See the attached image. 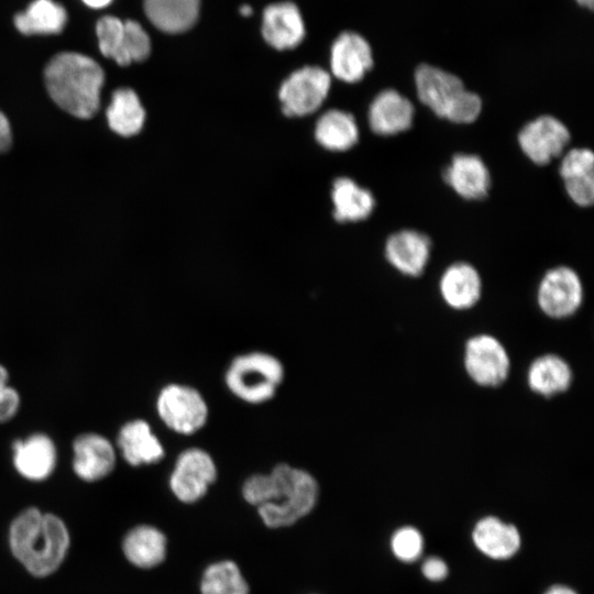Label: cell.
<instances>
[{"label":"cell","instance_id":"f1b7e54d","mask_svg":"<svg viewBox=\"0 0 594 594\" xmlns=\"http://www.w3.org/2000/svg\"><path fill=\"white\" fill-rule=\"evenodd\" d=\"M315 136L324 148L341 152L356 144L359 128L352 114L333 109L320 117L316 124Z\"/></svg>","mask_w":594,"mask_h":594},{"label":"cell","instance_id":"603a6c76","mask_svg":"<svg viewBox=\"0 0 594 594\" xmlns=\"http://www.w3.org/2000/svg\"><path fill=\"white\" fill-rule=\"evenodd\" d=\"M122 552L132 565L153 569L166 558L167 539L162 530L152 525H138L124 535Z\"/></svg>","mask_w":594,"mask_h":594},{"label":"cell","instance_id":"d6986e66","mask_svg":"<svg viewBox=\"0 0 594 594\" xmlns=\"http://www.w3.org/2000/svg\"><path fill=\"white\" fill-rule=\"evenodd\" d=\"M443 179L460 197L468 200L485 198L491 187L488 168L475 154H455L444 169Z\"/></svg>","mask_w":594,"mask_h":594},{"label":"cell","instance_id":"ab89813d","mask_svg":"<svg viewBox=\"0 0 594 594\" xmlns=\"http://www.w3.org/2000/svg\"><path fill=\"white\" fill-rule=\"evenodd\" d=\"M580 6L588 8L590 10L593 9L594 0H575Z\"/></svg>","mask_w":594,"mask_h":594},{"label":"cell","instance_id":"4dcf8cb0","mask_svg":"<svg viewBox=\"0 0 594 594\" xmlns=\"http://www.w3.org/2000/svg\"><path fill=\"white\" fill-rule=\"evenodd\" d=\"M96 33L101 54L120 66L130 62L125 52L124 22L112 15H105L97 22Z\"/></svg>","mask_w":594,"mask_h":594},{"label":"cell","instance_id":"e575fe53","mask_svg":"<svg viewBox=\"0 0 594 594\" xmlns=\"http://www.w3.org/2000/svg\"><path fill=\"white\" fill-rule=\"evenodd\" d=\"M421 572L427 580L438 582L448 575V565L441 558L429 557L422 563Z\"/></svg>","mask_w":594,"mask_h":594},{"label":"cell","instance_id":"44dd1931","mask_svg":"<svg viewBox=\"0 0 594 594\" xmlns=\"http://www.w3.org/2000/svg\"><path fill=\"white\" fill-rule=\"evenodd\" d=\"M262 34L276 50L296 47L305 36L304 21L296 4L274 3L264 10Z\"/></svg>","mask_w":594,"mask_h":594},{"label":"cell","instance_id":"cb8c5ba5","mask_svg":"<svg viewBox=\"0 0 594 594\" xmlns=\"http://www.w3.org/2000/svg\"><path fill=\"white\" fill-rule=\"evenodd\" d=\"M475 547L494 560H506L517 553L521 538L516 526L506 524L495 516L480 519L473 528Z\"/></svg>","mask_w":594,"mask_h":594},{"label":"cell","instance_id":"6da1fadb","mask_svg":"<svg viewBox=\"0 0 594 594\" xmlns=\"http://www.w3.org/2000/svg\"><path fill=\"white\" fill-rule=\"evenodd\" d=\"M243 498L256 506L268 528H283L308 515L317 504L319 485L306 470L279 463L268 474H253L242 485Z\"/></svg>","mask_w":594,"mask_h":594},{"label":"cell","instance_id":"7a4b0ae2","mask_svg":"<svg viewBox=\"0 0 594 594\" xmlns=\"http://www.w3.org/2000/svg\"><path fill=\"white\" fill-rule=\"evenodd\" d=\"M70 532L57 515L31 506L20 512L8 530L14 559L35 578L54 574L70 548Z\"/></svg>","mask_w":594,"mask_h":594},{"label":"cell","instance_id":"74e56055","mask_svg":"<svg viewBox=\"0 0 594 594\" xmlns=\"http://www.w3.org/2000/svg\"><path fill=\"white\" fill-rule=\"evenodd\" d=\"M88 7L99 9L108 6L112 0H82Z\"/></svg>","mask_w":594,"mask_h":594},{"label":"cell","instance_id":"9c48e42d","mask_svg":"<svg viewBox=\"0 0 594 594\" xmlns=\"http://www.w3.org/2000/svg\"><path fill=\"white\" fill-rule=\"evenodd\" d=\"M216 479L217 466L212 457L200 448H189L178 454L168 483L179 502L193 504L207 494Z\"/></svg>","mask_w":594,"mask_h":594},{"label":"cell","instance_id":"7c38bea8","mask_svg":"<svg viewBox=\"0 0 594 594\" xmlns=\"http://www.w3.org/2000/svg\"><path fill=\"white\" fill-rule=\"evenodd\" d=\"M72 448V468L79 480L94 483L113 472L117 449L103 435L84 432L75 438Z\"/></svg>","mask_w":594,"mask_h":594},{"label":"cell","instance_id":"8d00e7d4","mask_svg":"<svg viewBox=\"0 0 594 594\" xmlns=\"http://www.w3.org/2000/svg\"><path fill=\"white\" fill-rule=\"evenodd\" d=\"M543 594H578V593L569 586L556 584L549 587Z\"/></svg>","mask_w":594,"mask_h":594},{"label":"cell","instance_id":"60d3db41","mask_svg":"<svg viewBox=\"0 0 594 594\" xmlns=\"http://www.w3.org/2000/svg\"><path fill=\"white\" fill-rule=\"evenodd\" d=\"M241 14L243 15H250L252 14V9L249 6H242L241 7Z\"/></svg>","mask_w":594,"mask_h":594},{"label":"cell","instance_id":"83f0119b","mask_svg":"<svg viewBox=\"0 0 594 594\" xmlns=\"http://www.w3.org/2000/svg\"><path fill=\"white\" fill-rule=\"evenodd\" d=\"M67 22V12L53 0H34L14 16L15 28L25 35L57 34Z\"/></svg>","mask_w":594,"mask_h":594},{"label":"cell","instance_id":"2e32d148","mask_svg":"<svg viewBox=\"0 0 594 594\" xmlns=\"http://www.w3.org/2000/svg\"><path fill=\"white\" fill-rule=\"evenodd\" d=\"M415 108L409 99L394 89L381 91L369 108V124L378 135H395L408 130Z\"/></svg>","mask_w":594,"mask_h":594},{"label":"cell","instance_id":"3957f363","mask_svg":"<svg viewBox=\"0 0 594 594\" xmlns=\"http://www.w3.org/2000/svg\"><path fill=\"white\" fill-rule=\"evenodd\" d=\"M44 82L52 100L70 116L90 119L99 111L105 73L89 56L58 53L44 69Z\"/></svg>","mask_w":594,"mask_h":594},{"label":"cell","instance_id":"836d02e7","mask_svg":"<svg viewBox=\"0 0 594 594\" xmlns=\"http://www.w3.org/2000/svg\"><path fill=\"white\" fill-rule=\"evenodd\" d=\"M21 406L19 392L11 385L0 387V424L11 420Z\"/></svg>","mask_w":594,"mask_h":594},{"label":"cell","instance_id":"d4e9b609","mask_svg":"<svg viewBox=\"0 0 594 594\" xmlns=\"http://www.w3.org/2000/svg\"><path fill=\"white\" fill-rule=\"evenodd\" d=\"M199 4L200 0H144V10L158 30L180 33L195 24Z\"/></svg>","mask_w":594,"mask_h":594},{"label":"cell","instance_id":"277c9868","mask_svg":"<svg viewBox=\"0 0 594 594\" xmlns=\"http://www.w3.org/2000/svg\"><path fill=\"white\" fill-rule=\"evenodd\" d=\"M417 97L435 114L450 122H474L482 110L479 95L468 90L455 75L436 66L422 64L415 72Z\"/></svg>","mask_w":594,"mask_h":594},{"label":"cell","instance_id":"1f68e13d","mask_svg":"<svg viewBox=\"0 0 594 594\" xmlns=\"http://www.w3.org/2000/svg\"><path fill=\"white\" fill-rule=\"evenodd\" d=\"M394 556L404 562L417 560L424 549V539L419 530L405 526L397 529L391 539Z\"/></svg>","mask_w":594,"mask_h":594},{"label":"cell","instance_id":"4316f807","mask_svg":"<svg viewBox=\"0 0 594 594\" xmlns=\"http://www.w3.org/2000/svg\"><path fill=\"white\" fill-rule=\"evenodd\" d=\"M109 128L129 138L138 134L145 122V109L136 92L128 87L116 89L106 110Z\"/></svg>","mask_w":594,"mask_h":594},{"label":"cell","instance_id":"5bb4252c","mask_svg":"<svg viewBox=\"0 0 594 594\" xmlns=\"http://www.w3.org/2000/svg\"><path fill=\"white\" fill-rule=\"evenodd\" d=\"M431 241L422 232L405 229L388 237L385 243L387 262L400 274L420 276L428 264Z\"/></svg>","mask_w":594,"mask_h":594},{"label":"cell","instance_id":"484cf974","mask_svg":"<svg viewBox=\"0 0 594 594\" xmlns=\"http://www.w3.org/2000/svg\"><path fill=\"white\" fill-rule=\"evenodd\" d=\"M331 196L333 216L340 222L364 220L375 207L373 194L348 177L334 180Z\"/></svg>","mask_w":594,"mask_h":594},{"label":"cell","instance_id":"f35d334b","mask_svg":"<svg viewBox=\"0 0 594 594\" xmlns=\"http://www.w3.org/2000/svg\"><path fill=\"white\" fill-rule=\"evenodd\" d=\"M9 372L7 367L0 364V387L9 384Z\"/></svg>","mask_w":594,"mask_h":594},{"label":"cell","instance_id":"52a82bcc","mask_svg":"<svg viewBox=\"0 0 594 594\" xmlns=\"http://www.w3.org/2000/svg\"><path fill=\"white\" fill-rule=\"evenodd\" d=\"M156 411L167 428L180 435H193L208 419V406L194 387L183 384L164 386L156 398Z\"/></svg>","mask_w":594,"mask_h":594},{"label":"cell","instance_id":"9a60e30c","mask_svg":"<svg viewBox=\"0 0 594 594\" xmlns=\"http://www.w3.org/2000/svg\"><path fill=\"white\" fill-rule=\"evenodd\" d=\"M482 287L480 273L466 262L449 265L439 280L442 300L457 311H466L476 306L482 296Z\"/></svg>","mask_w":594,"mask_h":594},{"label":"cell","instance_id":"7402d4cb","mask_svg":"<svg viewBox=\"0 0 594 594\" xmlns=\"http://www.w3.org/2000/svg\"><path fill=\"white\" fill-rule=\"evenodd\" d=\"M560 176L571 200L588 207L594 200V154L590 148H572L562 157Z\"/></svg>","mask_w":594,"mask_h":594},{"label":"cell","instance_id":"ac0fdd59","mask_svg":"<svg viewBox=\"0 0 594 594\" xmlns=\"http://www.w3.org/2000/svg\"><path fill=\"white\" fill-rule=\"evenodd\" d=\"M117 449L132 466L154 464L165 455L162 442L143 419L130 420L120 428Z\"/></svg>","mask_w":594,"mask_h":594},{"label":"cell","instance_id":"f546056e","mask_svg":"<svg viewBox=\"0 0 594 594\" xmlns=\"http://www.w3.org/2000/svg\"><path fill=\"white\" fill-rule=\"evenodd\" d=\"M201 594H249L250 587L238 564L221 560L208 565L200 580Z\"/></svg>","mask_w":594,"mask_h":594},{"label":"cell","instance_id":"e0dca14e","mask_svg":"<svg viewBox=\"0 0 594 594\" xmlns=\"http://www.w3.org/2000/svg\"><path fill=\"white\" fill-rule=\"evenodd\" d=\"M373 66L370 44L354 32L342 33L331 48L332 74L342 81L361 80Z\"/></svg>","mask_w":594,"mask_h":594},{"label":"cell","instance_id":"ffe728a7","mask_svg":"<svg viewBox=\"0 0 594 594\" xmlns=\"http://www.w3.org/2000/svg\"><path fill=\"white\" fill-rule=\"evenodd\" d=\"M526 382L534 394L552 398L570 389L573 383V371L561 355L544 353L535 358L529 364Z\"/></svg>","mask_w":594,"mask_h":594},{"label":"cell","instance_id":"5b68a950","mask_svg":"<svg viewBox=\"0 0 594 594\" xmlns=\"http://www.w3.org/2000/svg\"><path fill=\"white\" fill-rule=\"evenodd\" d=\"M284 366L266 352H249L232 360L226 371L228 389L249 404H262L274 397L284 380Z\"/></svg>","mask_w":594,"mask_h":594},{"label":"cell","instance_id":"8992f818","mask_svg":"<svg viewBox=\"0 0 594 594\" xmlns=\"http://www.w3.org/2000/svg\"><path fill=\"white\" fill-rule=\"evenodd\" d=\"M463 367L477 386L496 388L510 374V356L502 341L490 333L470 337L463 348Z\"/></svg>","mask_w":594,"mask_h":594},{"label":"cell","instance_id":"ba28073f","mask_svg":"<svg viewBox=\"0 0 594 594\" xmlns=\"http://www.w3.org/2000/svg\"><path fill=\"white\" fill-rule=\"evenodd\" d=\"M537 305L550 319L564 320L574 316L584 299V289L579 274L569 266L550 268L537 288Z\"/></svg>","mask_w":594,"mask_h":594},{"label":"cell","instance_id":"4fadbf2b","mask_svg":"<svg viewBox=\"0 0 594 594\" xmlns=\"http://www.w3.org/2000/svg\"><path fill=\"white\" fill-rule=\"evenodd\" d=\"M57 448L54 440L44 432H34L12 443V463L24 480L42 482L47 480L57 465Z\"/></svg>","mask_w":594,"mask_h":594},{"label":"cell","instance_id":"d590c367","mask_svg":"<svg viewBox=\"0 0 594 594\" xmlns=\"http://www.w3.org/2000/svg\"><path fill=\"white\" fill-rule=\"evenodd\" d=\"M12 145V132L8 118L0 111V153L7 152Z\"/></svg>","mask_w":594,"mask_h":594},{"label":"cell","instance_id":"8fae6325","mask_svg":"<svg viewBox=\"0 0 594 594\" xmlns=\"http://www.w3.org/2000/svg\"><path fill=\"white\" fill-rule=\"evenodd\" d=\"M570 139L569 129L559 119L549 114L531 120L518 133L521 151L537 165H547L560 156Z\"/></svg>","mask_w":594,"mask_h":594},{"label":"cell","instance_id":"d6a6232c","mask_svg":"<svg viewBox=\"0 0 594 594\" xmlns=\"http://www.w3.org/2000/svg\"><path fill=\"white\" fill-rule=\"evenodd\" d=\"M124 33L125 52L130 64L145 61L151 53V41L142 25L136 21L127 20Z\"/></svg>","mask_w":594,"mask_h":594},{"label":"cell","instance_id":"30bf717a","mask_svg":"<svg viewBox=\"0 0 594 594\" xmlns=\"http://www.w3.org/2000/svg\"><path fill=\"white\" fill-rule=\"evenodd\" d=\"M330 84V75L320 67L306 66L294 72L279 88L283 112L288 117L315 112L326 100Z\"/></svg>","mask_w":594,"mask_h":594}]
</instances>
